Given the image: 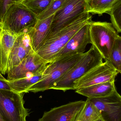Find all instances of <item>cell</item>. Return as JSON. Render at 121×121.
<instances>
[{
    "mask_svg": "<svg viewBox=\"0 0 121 121\" xmlns=\"http://www.w3.org/2000/svg\"><path fill=\"white\" fill-rule=\"evenodd\" d=\"M90 13L87 12L83 13L54 35L47 39L36 54L46 62H51L80 29L92 21V16Z\"/></svg>",
    "mask_w": 121,
    "mask_h": 121,
    "instance_id": "cell-1",
    "label": "cell"
},
{
    "mask_svg": "<svg viewBox=\"0 0 121 121\" xmlns=\"http://www.w3.org/2000/svg\"><path fill=\"white\" fill-rule=\"evenodd\" d=\"M103 59L99 51L92 45L51 89L64 91L74 90L75 82L103 63Z\"/></svg>",
    "mask_w": 121,
    "mask_h": 121,
    "instance_id": "cell-2",
    "label": "cell"
},
{
    "mask_svg": "<svg viewBox=\"0 0 121 121\" xmlns=\"http://www.w3.org/2000/svg\"><path fill=\"white\" fill-rule=\"evenodd\" d=\"M83 54L65 57L50 62L45 67L40 80L29 89L28 92H37L51 89L54 84L78 61Z\"/></svg>",
    "mask_w": 121,
    "mask_h": 121,
    "instance_id": "cell-3",
    "label": "cell"
},
{
    "mask_svg": "<svg viewBox=\"0 0 121 121\" xmlns=\"http://www.w3.org/2000/svg\"><path fill=\"white\" fill-rule=\"evenodd\" d=\"M37 20V17L22 4L14 3L7 9L1 28L18 34L33 27Z\"/></svg>",
    "mask_w": 121,
    "mask_h": 121,
    "instance_id": "cell-4",
    "label": "cell"
},
{
    "mask_svg": "<svg viewBox=\"0 0 121 121\" xmlns=\"http://www.w3.org/2000/svg\"><path fill=\"white\" fill-rule=\"evenodd\" d=\"M24 94L0 90V114L4 121H26L30 113L24 106Z\"/></svg>",
    "mask_w": 121,
    "mask_h": 121,
    "instance_id": "cell-5",
    "label": "cell"
},
{
    "mask_svg": "<svg viewBox=\"0 0 121 121\" xmlns=\"http://www.w3.org/2000/svg\"><path fill=\"white\" fill-rule=\"evenodd\" d=\"M91 44L105 60H108L115 40L119 36L111 23L94 22L90 23Z\"/></svg>",
    "mask_w": 121,
    "mask_h": 121,
    "instance_id": "cell-6",
    "label": "cell"
},
{
    "mask_svg": "<svg viewBox=\"0 0 121 121\" xmlns=\"http://www.w3.org/2000/svg\"><path fill=\"white\" fill-rule=\"evenodd\" d=\"M87 12H88V8L85 0H66L55 13L46 40Z\"/></svg>",
    "mask_w": 121,
    "mask_h": 121,
    "instance_id": "cell-7",
    "label": "cell"
},
{
    "mask_svg": "<svg viewBox=\"0 0 121 121\" xmlns=\"http://www.w3.org/2000/svg\"><path fill=\"white\" fill-rule=\"evenodd\" d=\"M118 73L109 60H106L75 82L74 90L104 82H114Z\"/></svg>",
    "mask_w": 121,
    "mask_h": 121,
    "instance_id": "cell-8",
    "label": "cell"
},
{
    "mask_svg": "<svg viewBox=\"0 0 121 121\" xmlns=\"http://www.w3.org/2000/svg\"><path fill=\"white\" fill-rule=\"evenodd\" d=\"M99 110L104 121H121V96L116 90L105 97L89 98Z\"/></svg>",
    "mask_w": 121,
    "mask_h": 121,
    "instance_id": "cell-9",
    "label": "cell"
},
{
    "mask_svg": "<svg viewBox=\"0 0 121 121\" xmlns=\"http://www.w3.org/2000/svg\"><path fill=\"white\" fill-rule=\"evenodd\" d=\"M90 23L86 24L80 29L56 55L52 61L65 57L84 53L87 45L91 44L89 28Z\"/></svg>",
    "mask_w": 121,
    "mask_h": 121,
    "instance_id": "cell-10",
    "label": "cell"
},
{
    "mask_svg": "<svg viewBox=\"0 0 121 121\" xmlns=\"http://www.w3.org/2000/svg\"><path fill=\"white\" fill-rule=\"evenodd\" d=\"M29 28L20 32L16 39L10 55L8 72L29 55L35 52L32 48L31 38L28 32Z\"/></svg>",
    "mask_w": 121,
    "mask_h": 121,
    "instance_id": "cell-11",
    "label": "cell"
},
{
    "mask_svg": "<svg viewBox=\"0 0 121 121\" xmlns=\"http://www.w3.org/2000/svg\"><path fill=\"white\" fill-rule=\"evenodd\" d=\"M49 63L43 59L36 52L29 55L18 65L9 70L7 79L12 80L23 78L28 73L44 69Z\"/></svg>",
    "mask_w": 121,
    "mask_h": 121,
    "instance_id": "cell-12",
    "label": "cell"
},
{
    "mask_svg": "<svg viewBox=\"0 0 121 121\" xmlns=\"http://www.w3.org/2000/svg\"><path fill=\"white\" fill-rule=\"evenodd\" d=\"M85 101H77L52 109L44 113L38 121H73Z\"/></svg>",
    "mask_w": 121,
    "mask_h": 121,
    "instance_id": "cell-13",
    "label": "cell"
},
{
    "mask_svg": "<svg viewBox=\"0 0 121 121\" xmlns=\"http://www.w3.org/2000/svg\"><path fill=\"white\" fill-rule=\"evenodd\" d=\"M19 33H13L1 28L0 30V73L8 72V64L11 50Z\"/></svg>",
    "mask_w": 121,
    "mask_h": 121,
    "instance_id": "cell-14",
    "label": "cell"
},
{
    "mask_svg": "<svg viewBox=\"0 0 121 121\" xmlns=\"http://www.w3.org/2000/svg\"><path fill=\"white\" fill-rule=\"evenodd\" d=\"M54 15L43 20H38L35 26L28 30L32 48L35 52L40 48L47 38Z\"/></svg>",
    "mask_w": 121,
    "mask_h": 121,
    "instance_id": "cell-15",
    "label": "cell"
},
{
    "mask_svg": "<svg viewBox=\"0 0 121 121\" xmlns=\"http://www.w3.org/2000/svg\"><path fill=\"white\" fill-rule=\"evenodd\" d=\"M45 67L37 72L28 73L23 78L8 80L11 90L19 93L25 94L29 92V89L39 82L42 78Z\"/></svg>",
    "mask_w": 121,
    "mask_h": 121,
    "instance_id": "cell-16",
    "label": "cell"
},
{
    "mask_svg": "<svg viewBox=\"0 0 121 121\" xmlns=\"http://www.w3.org/2000/svg\"><path fill=\"white\" fill-rule=\"evenodd\" d=\"M116 90L114 82H109L76 90L75 92L88 98H98L109 96Z\"/></svg>",
    "mask_w": 121,
    "mask_h": 121,
    "instance_id": "cell-17",
    "label": "cell"
},
{
    "mask_svg": "<svg viewBox=\"0 0 121 121\" xmlns=\"http://www.w3.org/2000/svg\"><path fill=\"white\" fill-rule=\"evenodd\" d=\"M100 118L101 116L99 111L87 98L73 121H95Z\"/></svg>",
    "mask_w": 121,
    "mask_h": 121,
    "instance_id": "cell-18",
    "label": "cell"
},
{
    "mask_svg": "<svg viewBox=\"0 0 121 121\" xmlns=\"http://www.w3.org/2000/svg\"><path fill=\"white\" fill-rule=\"evenodd\" d=\"M87 4L88 12L101 15L110 10L117 0H85Z\"/></svg>",
    "mask_w": 121,
    "mask_h": 121,
    "instance_id": "cell-19",
    "label": "cell"
},
{
    "mask_svg": "<svg viewBox=\"0 0 121 121\" xmlns=\"http://www.w3.org/2000/svg\"><path fill=\"white\" fill-rule=\"evenodd\" d=\"M108 60L119 73L121 74V37L119 35L115 40Z\"/></svg>",
    "mask_w": 121,
    "mask_h": 121,
    "instance_id": "cell-20",
    "label": "cell"
},
{
    "mask_svg": "<svg viewBox=\"0 0 121 121\" xmlns=\"http://www.w3.org/2000/svg\"><path fill=\"white\" fill-rule=\"evenodd\" d=\"M53 0H26L21 3L37 17L45 10Z\"/></svg>",
    "mask_w": 121,
    "mask_h": 121,
    "instance_id": "cell-21",
    "label": "cell"
},
{
    "mask_svg": "<svg viewBox=\"0 0 121 121\" xmlns=\"http://www.w3.org/2000/svg\"><path fill=\"white\" fill-rule=\"evenodd\" d=\"M111 23L118 32L121 33V0H117L108 13Z\"/></svg>",
    "mask_w": 121,
    "mask_h": 121,
    "instance_id": "cell-22",
    "label": "cell"
},
{
    "mask_svg": "<svg viewBox=\"0 0 121 121\" xmlns=\"http://www.w3.org/2000/svg\"><path fill=\"white\" fill-rule=\"evenodd\" d=\"M66 0H53L45 10L37 17L38 20H43L54 15Z\"/></svg>",
    "mask_w": 121,
    "mask_h": 121,
    "instance_id": "cell-23",
    "label": "cell"
},
{
    "mask_svg": "<svg viewBox=\"0 0 121 121\" xmlns=\"http://www.w3.org/2000/svg\"><path fill=\"white\" fill-rule=\"evenodd\" d=\"M14 3V0H0V21L1 22L9 6Z\"/></svg>",
    "mask_w": 121,
    "mask_h": 121,
    "instance_id": "cell-24",
    "label": "cell"
},
{
    "mask_svg": "<svg viewBox=\"0 0 121 121\" xmlns=\"http://www.w3.org/2000/svg\"><path fill=\"white\" fill-rule=\"evenodd\" d=\"M0 90H11L8 81L5 78L0 77Z\"/></svg>",
    "mask_w": 121,
    "mask_h": 121,
    "instance_id": "cell-25",
    "label": "cell"
},
{
    "mask_svg": "<svg viewBox=\"0 0 121 121\" xmlns=\"http://www.w3.org/2000/svg\"><path fill=\"white\" fill-rule=\"evenodd\" d=\"M26 0H14V3H21Z\"/></svg>",
    "mask_w": 121,
    "mask_h": 121,
    "instance_id": "cell-26",
    "label": "cell"
},
{
    "mask_svg": "<svg viewBox=\"0 0 121 121\" xmlns=\"http://www.w3.org/2000/svg\"><path fill=\"white\" fill-rule=\"evenodd\" d=\"M104 121L103 120L102 118L99 119H98V120H96V121Z\"/></svg>",
    "mask_w": 121,
    "mask_h": 121,
    "instance_id": "cell-27",
    "label": "cell"
},
{
    "mask_svg": "<svg viewBox=\"0 0 121 121\" xmlns=\"http://www.w3.org/2000/svg\"><path fill=\"white\" fill-rule=\"evenodd\" d=\"M0 121H4L0 114Z\"/></svg>",
    "mask_w": 121,
    "mask_h": 121,
    "instance_id": "cell-28",
    "label": "cell"
},
{
    "mask_svg": "<svg viewBox=\"0 0 121 121\" xmlns=\"http://www.w3.org/2000/svg\"><path fill=\"white\" fill-rule=\"evenodd\" d=\"M0 77L3 78H4L3 77V75H2L0 73Z\"/></svg>",
    "mask_w": 121,
    "mask_h": 121,
    "instance_id": "cell-29",
    "label": "cell"
},
{
    "mask_svg": "<svg viewBox=\"0 0 121 121\" xmlns=\"http://www.w3.org/2000/svg\"><path fill=\"white\" fill-rule=\"evenodd\" d=\"M1 22L0 21V30H1Z\"/></svg>",
    "mask_w": 121,
    "mask_h": 121,
    "instance_id": "cell-30",
    "label": "cell"
}]
</instances>
